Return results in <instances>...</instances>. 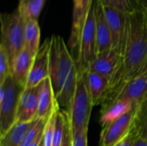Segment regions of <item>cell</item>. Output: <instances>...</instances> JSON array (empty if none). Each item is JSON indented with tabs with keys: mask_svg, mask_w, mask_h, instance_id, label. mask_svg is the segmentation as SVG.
I'll return each instance as SVG.
<instances>
[{
	"mask_svg": "<svg viewBox=\"0 0 147 146\" xmlns=\"http://www.w3.org/2000/svg\"><path fill=\"white\" fill-rule=\"evenodd\" d=\"M147 71V15L141 7L127 15V27L121 66L108 92Z\"/></svg>",
	"mask_w": 147,
	"mask_h": 146,
	"instance_id": "obj_1",
	"label": "cell"
},
{
	"mask_svg": "<svg viewBox=\"0 0 147 146\" xmlns=\"http://www.w3.org/2000/svg\"><path fill=\"white\" fill-rule=\"evenodd\" d=\"M50 39L49 78L56 98L77 63L61 36L53 35Z\"/></svg>",
	"mask_w": 147,
	"mask_h": 146,
	"instance_id": "obj_2",
	"label": "cell"
},
{
	"mask_svg": "<svg viewBox=\"0 0 147 146\" xmlns=\"http://www.w3.org/2000/svg\"><path fill=\"white\" fill-rule=\"evenodd\" d=\"M25 24L26 20L18 8L1 15V43L8 52L10 67L25 48Z\"/></svg>",
	"mask_w": 147,
	"mask_h": 146,
	"instance_id": "obj_3",
	"label": "cell"
},
{
	"mask_svg": "<svg viewBox=\"0 0 147 146\" xmlns=\"http://www.w3.org/2000/svg\"><path fill=\"white\" fill-rule=\"evenodd\" d=\"M93 106L92 99L87 85L86 71H81L78 69L76 92L72 101L71 111L68 114L71 134L89 127Z\"/></svg>",
	"mask_w": 147,
	"mask_h": 146,
	"instance_id": "obj_4",
	"label": "cell"
},
{
	"mask_svg": "<svg viewBox=\"0 0 147 146\" xmlns=\"http://www.w3.org/2000/svg\"><path fill=\"white\" fill-rule=\"evenodd\" d=\"M24 87L11 75L0 84V134L3 136L16 122L19 100Z\"/></svg>",
	"mask_w": 147,
	"mask_h": 146,
	"instance_id": "obj_5",
	"label": "cell"
},
{
	"mask_svg": "<svg viewBox=\"0 0 147 146\" xmlns=\"http://www.w3.org/2000/svg\"><path fill=\"white\" fill-rule=\"evenodd\" d=\"M96 6L97 0H92L80 38L76 63L78 69L81 71H88L90 64L97 56L96 34Z\"/></svg>",
	"mask_w": 147,
	"mask_h": 146,
	"instance_id": "obj_6",
	"label": "cell"
},
{
	"mask_svg": "<svg viewBox=\"0 0 147 146\" xmlns=\"http://www.w3.org/2000/svg\"><path fill=\"white\" fill-rule=\"evenodd\" d=\"M146 98L147 71L121 86L109 90L101 106L103 109L116 101H128L134 104H140Z\"/></svg>",
	"mask_w": 147,
	"mask_h": 146,
	"instance_id": "obj_7",
	"label": "cell"
},
{
	"mask_svg": "<svg viewBox=\"0 0 147 146\" xmlns=\"http://www.w3.org/2000/svg\"><path fill=\"white\" fill-rule=\"evenodd\" d=\"M134 104L130 112L118 120L102 126L99 146H116L121 143L134 129L137 107Z\"/></svg>",
	"mask_w": 147,
	"mask_h": 146,
	"instance_id": "obj_8",
	"label": "cell"
},
{
	"mask_svg": "<svg viewBox=\"0 0 147 146\" xmlns=\"http://www.w3.org/2000/svg\"><path fill=\"white\" fill-rule=\"evenodd\" d=\"M92 0H73L72 24L69 39V47L75 61L78 57L82 31L90 10Z\"/></svg>",
	"mask_w": 147,
	"mask_h": 146,
	"instance_id": "obj_9",
	"label": "cell"
},
{
	"mask_svg": "<svg viewBox=\"0 0 147 146\" xmlns=\"http://www.w3.org/2000/svg\"><path fill=\"white\" fill-rule=\"evenodd\" d=\"M104 12L112 35L113 49L122 56L127 34V15L109 7H104Z\"/></svg>",
	"mask_w": 147,
	"mask_h": 146,
	"instance_id": "obj_10",
	"label": "cell"
},
{
	"mask_svg": "<svg viewBox=\"0 0 147 146\" xmlns=\"http://www.w3.org/2000/svg\"><path fill=\"white\" fill-rule=\"evenodd\" d=\"M50 44L51 39L47 38L40 46L35 57L34 58L25 88L36 87L46 78L49 77Z\"/></svg>",
	"mask_w": 147,
	"mask_h": 146,
	"instance_id": "obj_11",
	"label": "cell"
},
{
	"mask_svg": "<svg viewBox=\"0 0 147 146\" xmlns=\"http://www.w3.org/2000/svg\"><path fill=\"white\" fill-rule=\"evenodd\" d=\"M121 63V55L111 49L106 52L98 54L90 64L88 71L96 72L111 82L115 77Z\"/></svg>",
	"mask_w": 147,
	"mask_h": 146,
	"instance_id": "obj_12",
	"label": "cell"
},
{
	"mask_svg": "<svg viewBox=\"0 0 147 146\" xmlns=\"http://www.w3.org/2000/svg\"><path fill=\"white\" fill-rule=\"evenodd\" d=\"M39 85L33 88H25L22 91L17 109L16 121L32 122L38 115Z\"/></svg>",
	"mask_w": 147,
	"mask_h": 146,
	"instance_id": "obj_13",
	"label": "cell"
},
{
	"mask_svg": "<svg viewBox=\"0 0 147 146\" xmlns=\"http://www.w3.org/2000/svg\"><path fill=\"white\" fill-rule=\"evenodd\" d=\"M59 108L49 77L39 84L37 119L47 121Z\"/></svg>",
	"mask_w": 147,
	"mask_h": 146,
	"instance_id": "obj_14",
	"label": "cell"
},
{
	"mask_svg": "<svg viewBox=\"0 0 147 146\" xmlns=\"http://www.w3.org/2000/svg\"><path fill=\"white\" fill-rule=\"evenodd\" d=\"M96 34L97 55L113 49L112 35L106 19L104 7L98 0L96 11Z\"/></svg>",
	"mask_w": 147,
	"mask_h": 146,
	"instance_id": "obj_15",
	"label": "cell"
},
{
	"mask_svg": "<svg viewBox=\"0 0 147 146\" xmlns=\"http://www.w3.org/2000/svg\"><path fill=\"white\" fill-rule=\"evenodd\" d=\"M78 77V67L76 65L71 71L60 93L55 98L57 105L59 109L69 114L75 96L77 83Z\"/></svg>",
	"mask_w": 147,
	"mask_h": 146,
	"instance_id": "obj_16",
	"label": "cell"
},
{
	"mask_svg": "<svg viewBox=\"0 0 147 146\" xmlns=\"http://www.w3.org/2000/svg\"><path fill=\"white\" fill-rule=\"evenodd\" d=\"M86 80L93 105H102L109 89V80L90 71H86Z\"/></svg>",
	"mask_w": 147,
	"mask_h": 146,
	"instance_id": "obj_17",
	"label": "cell"
},
{
	"mask_svg": "<svg viewBox=\"0 0 147 146\" xmlns=\"http://www.w3.org/2000/svg\"><path fill=\"white\" fill-rule=\"evenodd\" d=\"M33 61L34 57L26 48H24L15 59L10 67V75L24 88L27 84Z\"/></svg>",
	"mask_w": 147,
	"mask_h": 146,
	"instance_id": "obj_18",
	"label": "cell"
},
{
	"mask_svg": "<svg viewBox=\"0 0 147 146\" xmlns=\"http://www.w3.org/2000/svg\"><path fill=\"white\" fill-rule=\"evenodd\" d=\"M134 104L128 101H116L102 109L100 122L102 126L118 120L132 110Z\"/></svg>",
	"mask_w": 147,
	"mask_h": 146,
	"instance_id": "obj_19",
	"label": "cell"
},
{
	"mask_svg": "<svg viewBox=\"0 0 147 146\" xmlns=\"http://www.w3.org/2000/svg\"><path fill=\"white\" fill-rule=\"evenodd\" d=\"M32 122L16 121L0 139V146H20Z\"/></svg>",
	"mask_w": 147,
	"mask_h": 146,
	"instance_id": "obj_20",
	"label": "cell"
},
{
	"mask_svg": "<svg viewBox=\"0 0 147 146\" xmlns=\"http://www.w3.org/2000/svg\"><path fill=\"white\" fill-rule=\"evenodd\" d=\"M40 31L38 21L28 20L25 24V48L34 58L38 52L40 45Z\"/></svg>",
	"mask_w": 147,
	"mask_h": 146,
	"instance_id": "obj_21",
	"label": "cell"
},
{
	"mask_svg": "<svg viewBox=\"0 0 147 146\" xmlns=\"http://www.w3.org/2000/svg\"><path fill=\"white\" fill-rule=\"evenodd\" d=\"M46 2L47 0H19L17 8L26 21H38Z\"/></svg>",
	"mask_w": 147,
	"mask_h": 146,
	"instance_id": "obj_22",
	"label": "cell"
},
{
	"mask_svg": "<svg viewBox=\"0 0 147 146\" xmlns=\"http://www.w3.org/2000/svg\"><path fill=\"white\" fill-rule=\"evenodd\" d=\"M134 130L138 138L147 140V98L137 107Z\"/></svg>",
	"mask_w": 147,
	"mask_h": 146,
	"instance_id": "obj_23",
	"label": "cell"
},
{
	"mask_svg": "<svg viewBox=\"0 0 147 146\" xmlns=\"http://www.w3.org/2000/svg\"><path fill=\"white\" fill-rule=\"evenodd\" d=\"M104 7L120 10L130 15L141 8V0H98Z\"/></svg>",
	"mask_w": 147,
	"mask_h": 146,
	"instance_id": "obj_24",
	"label": "cell"
},
{
	"mask_svg": "<svg viewBox=\"0 0 147 146\" xmlns=\"http://www.w3.org/2000/svg\"><path fill=\"white\" fill-rule=\"evenodd\" d=\"M10 75V64L8 52L5 46L0 43V84L3 83Z\"/></svg>",
	"mask_w": 147,
	"mask_h": 146,
	"instance_id": "obj_25",
	"label": "cell"
},
{
	"mask_svg": "<svg viewBox=\"0 0 147 146\" xmlns=\"http://www.w3.org/2000/svg\"><path fill=\"white\" fill-rule=\"evenodd\" d=\"M55 118H56V112L49 118V120L47 121V124L45 126L44 134H43V145L44 146H53Z\"/></svg>",
	"mask_w": 147,
	"mask_h": 146,
	"instance_id": "obj_26",
	"label": "cell"
},
{
	"mask_svg": "<svg viewBox=\"0 0 147 146\" xmlns=\"http://www.w3.org/2000/svg\"><path fill=\"white\" fill-rule=\"evenodd\" d=\"M71 146H88V128L71 134Z\"/></svg>",
	"mask_w": 147,
	"mask_h": 146,
	"instance_id": "obj_27",
	"label": "cell"
},
{
	"mask_svg": "<svg viewBox=\"0 0 147 146\" xmlns=\"http://www.w3.org/2000/svg\"><path fill=\"white\" fill-rule=\"evenodd\" d=\"M138 139V135L136 132L133 129L132 132L116 146H133L134 145L135 141Z\"/></svg>",
	"mask_w": 147,
	"mask_h": 146,
	"instance_id": "obj_28",
	"label": "cell"
},
{
	"mask_svg": "<svg viewBox=\"0 0 147 146\" xmlns=\"http://www.w3.org/2000/svg\"><path fill=\"white\" fill-rule=\"evenodd\" d=\"M61 146H71V127L69 124V120H67V123L65 126L64 140Z\"/></svg>",
	"mask_w": 147,
	"mask_h": 146,
	"instance_id": "obj_29",
	"label": "cell"
},
{
	"mask_svg": "<svg viewBox=\"0 0 147 146\" xmlns=\"http://www.w3.org/2000/svg\"><path fill=\"white\" fill-rule=\"evenodd\" d=\"M45 129V128H44ZM43 134H44V131L39 135V137L35 139V141L30 146H40V144H41V142H42V140H43Z\"/></svg>",
	"mask_w": 147,
	"mask_h": 146,
	"instance_id": "obj_30",
	"label": "cell"
},
{
	"mask_svg": "<svg viewBox=\"0 0 147 146\" xmlns=\"http://www.w3.org/2000/svg\"><path fill=\"white\" fill-rule=\"evenodd\" d=\"M133 146H147V140L138 138L137 140L135 141L134 145Z\"/></svg>",
	"mask_w": 147,
	"mask_h": 146,
	"instance_id": "obj_31",
	"label": "cell"
},
{
	"mask_svg": "<svg viewBox=\"0 0 147 146\" xmlns=\"http://www.w3.org/2000/svg\"><path fill=\"white\" fill-rule=\"evenodd\" d=\"M141 7L147 15V0H141Z\"/></svg>",
	"mask_w": 147,
	"mask_h": 146,
	"instance_id": "obj_32",
	"label": "cell"
},
{
	"mask_svg": "<svg viewBox=\"0 0 147 146\" xmlns=\"http://www.w3.org/2000/svg\"><path fill=\"white\" fill-rule=\"evenodd\" d=\"M40 146H44V145H43V140H42V142H41V144H40Z\"/></svg>",
	"mask_w": 147,
	"mask_h": 146,
	"instance_id": "obj_33",
	"label": "cell"
}]
</instances>
